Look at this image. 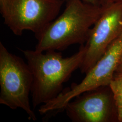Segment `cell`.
<instances>
[{
	"instance_id": "10",
	"label": "cell",
	"mask_w": 122,
	"mask_h": 122,
	"mask_svg": "<svg viewBox=\"0 0 122 122\" xmlns=\"http://www.w3.org/2000/svg\"><path fill=\"white\" fill-rule=\"evenodd\" d=\"M115 73H122V54Z\"/></svg>"
},
{
	"instance_id": "3",
	"label": "cell",
	"mask_w": 122,
	"mask_h": 122,
	"mask_svg": "<svg viewBox=\"0 0 122 122\" xmlns=\"http://www.w3.org/2000/svg\"><path fill=\"white\" fill-rule=\"evenodd\" d=\"M33 81L27 63L9 52L0 42V104L11 109H22L29 120L35 121L37 116L30 100Z\"/></svg>"
},
{
	"instance_id": "12",
	"label": "cell",
	"mask_w": 122,
	"mask_h": 122,
	"mask_svg": "<svg viewBox=\"0 0 122 122\" xmlns=\"http://www.w3.org/2000/svg\"><path fill=\"white\" fill-rule=\"evenodd\" d=\"M5 0H0V3L4 2Z\"/></svg>"
},
{
	"instance_id": "6",
	"label": "cell",
	"mask_w": 122,
	"mask_h": 122,
	"mask_svg": "<svg viewBox=\"0 0 122 122\" xmlns=\"http://www.w3.org/2000/svg\"><path fill=\"white\" fill-rule=\"evenodd\" d=\"M64 111L72 122H119L109 85L83 92L67 103Z\"/></svg>"
},
{
	"instance_id": "4",
	"label": "cell",
	"mask_w": 122,
	"mask_h": 122,
	"mask_svg": "<svg viewBox=\"0 0 122 122\" xmlns=\"http://www.w3.org/2000/svg\"><path fill=\"white\" fill-rule=\"evenodd\" d=\"M65 0H5L0 3L4 24L13 34L34 33L35 38L58 16Z\"/></svg>"
},
{
	"instance_id": "2",
	"label": "cell",
	"mask_w": 122,
	"mask_h": 122,
	"mask_svg": "<svg viewBox=\"0 0 122 122\" xmlns=\"http://www.w3.org/2000/svg\"><path fill=\"white\" fill-rule=\"evenodd\" d=\"M63 12L36 37V51H62L74 44H86L92 27L104 7L83 0H66Z\"/></svg>"
},
{
	"instance_id": "1",
	"label": "cell",
	"mask_w": 122,
	"mask_h": 122,
	"mask_svg": "<svg viewBox=\"0 0 122 122\" xmlns=\"http://www.w3.org/2000/svg\"><path fill=\"white\" fill-rule=\"evenodd\" d=\"M20 50L33 74L31 94L34 109L53 100L62 92L63 84L80 68L86 52L84 44L77 52L66 57L57 51Z\"/></svg>"
},
{
	"instance_id": "9",
	"label": "cell",
	"mask_w": 122,
	"mask_h": 122,
	"mask_svg": "<svg viewBox=\"0 0 122 122\" xmlns=\"http://www.w3.org/2000/svg\"><path fill=\"white\" fill-rule=\"evenodd\" d=\"M118 2H122V0H98V4L102 7Z\"/></svg>"
},
{
	"instance_id": "8",
	"label": "cell",
	"mask_w": 122,
	"mask_h": 122,
	"mask_svg": "<svg viewBox=\"0 0 122 122\" xmlns=\"http://www.w3.org/2000/svg\"><path fill=\"white\" fill-rule=\"evenodd\" d=\"M113 93L119 122H122V73H115L109 85Z\"/></svg>"
},
{
	"instance_id": "5",
	"label": "cell",
	"mask_w": 122,
	"mask_h": 122,
	"mask_svg": "<svg viewBox=\"0 0 122 122\" xmlns=\"http://www.w3.org/2000/svg\"><path fill=\"white\" fill-rule=\"evenodd\" d=\"M122 54V33L109 45L96 64L78 84L72 83L49 103L51 109L63 112L66 105L84 92L102 86L109 85Z\"/></svg>"
},
{
	"instance_id": "11",
	"label": "cell",
	"mask_w": 122,
	"mask_h": 122,
	"mask_svg": "<svg viewBox=\"0 0 122 122\" xmlns=\"http://www.w3.org/2000/svg\"><path fill=\"white\" fill-rule=\"evenodd\" d=\"M66 0H65V1ZM84 1L92 4L99 5L98 4V0H83Z\"/></svg>"
},
{
	"instance_id": "7",
	"label": "cell",
	"mask_w": 122,
	"mask_h": 122,
	"mask_svg": "<svg viewBox=\"0 0 122 122\" xmlns=\"http://www.w3.org/2000/svg\"><path fill=\"white\" fill-rule=\"evenodd\" d=\"M84 44L86 52L79 69L86 74L99 61L109 45L122 33V2L103 7Z\"/></svg>"
}]
</instances>
